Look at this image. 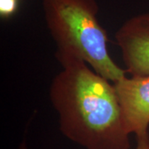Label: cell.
<instances>
[{
    "mask_svg": "<svg viewBox=\"0 0 149 149\" xmlns=\"http://www.w3.org/2000/svg\"><path fill=\"white\" fill-rule=\"evenodd\" d=\"M62 70L49 97L65 136L85 149H129L131 134L113 85L74 55L56 52Z\"/></svg>",
    "mask_w": 149,
    "mask_h": 149,
    "instance_id": "cell-1",
    "label": "cell"
},
{
    "mask_svg": "<svg viewBox=\"0 0 149 149\" xmlns=\"http://www.w3.org/2000/svg\"><path fill=\"white\" fill-rule=\"evenodd\" d=\"M49 32L56 51L74 55L113 83L126 76V70L112 59L107 32L98 20L96 0H42Z\"/></svg>",
    "mask_w": 149,
    "mask_h": 149,
    "instance_id": "cell-2",
    "label": "cell"
},
{
    "mask_svg": "<svg viewBox=\"0 0 149 149\" xmlns=\"http://www.w3.org/2000/svg\"><path fill=\"white\" fill-rule=\"evenodd\" d=\"M125 70L132 76L149 74V13L130 17L115 32Z\"/></svg>",
    "mask_w": 149,
    "mask_h": 149,
    "instance_id": "cell-3",
    "label": "cell"
},
{
    "mask_svg": "<svg viewBox=\"0 0 149 149\" xmlns=\"http://www.w3.org/2000/svg\"><path fill=\"white\" fill-rule=\"evenodd\" d=\"M113 85L130 133L137 137L148 134L149 74L124 76Z\"/></svg>",
    "mask_w": 149,
    "mask_h": 149,
    "instance_id": "cell-4",
    "label": "cell"
},
{
    "mask_svg": "<svg viewBox=\"0 0 149 149\" xmlns=\"http://www.w3.org/2000/svg\"><path fill=\"white\" fill-rule=\"evenodd\" d=\"M18 8V0H0V15L3 18L12 17Z\"/></svg>",
    "mask_w": 149,
    "mask_h": 149,
    "instance_id": "cell-5",
    "label": "cell"
},
{
    "mask_svg": "<svg viewBox=\"0 0 149 149\" xmlns=\"http://www.w3.org/2000/svg\"><path fill=\"white\" fill-rule=\"evenodd\" d=\"M20 149H27L26 145L22 144ZM136 149H149V135H143L137 137V147Z\"/></svg>",
    "mask_w": 149,
    "mask_h": 149,
    "instance_id": "cell-6",
    "label": "cell"
}]
</instances>
